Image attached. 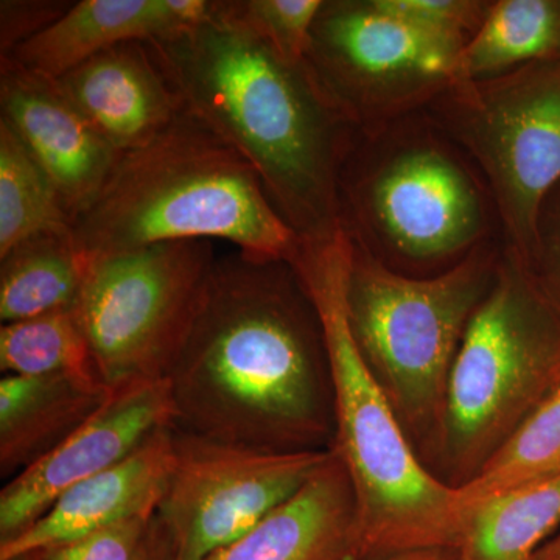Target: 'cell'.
I'll list each match as a JSON object with an SVG mask.
<instances>
[{"label": "cell", "instance_id": "obj_6", "mask_svg": "<svg viewBox=\"0 0 560 560\" xmlns=\"http://www.w3.org/2000/svg\"><path fill=\"white\" fill-rule=\"evenodd\" d=\"M501 253L503 242L486 243L451 270L416 278L390 270L350 241V334L431 470L453 364L471 316L495 280Z\"/></svg>", "mask_w": 560, "mask_h": 560}, {"label": "cell", "instance_id": "obj_1", "mask_svg": "<svg viewBox=\"0 0 560 560\" xmlns=\"http://www.w3.org/2000/svg\"><path fill=\"white\" fill-rule=\"evenodd\" d=\"M167 382L186 433L261 452L334 445L323 327L290 261L217 257Z\"/></svg>", "mask_w": 560, "mask_h": 560}, {"label": "cell", "instance_id": "obj_21", "mask_svg": "<svg viewBox=\"0 0 560 560\" xmlns=\"http://www.w3.org/2000/svg\"><path fill=\"white\" fill-rule=\"evenodd\" d=\"M560 61V0H497L460 55V81Z\"/></svg>", "mask_w": 560, "mask_h": 560}, {"label": "cell", "instance_id": "obj_25", "mask_svg": "<svg viewBox=\"0 0 560 560\" xmlns=\"http://www.w3.org/2000/svg\"><path fill=\"white\" fill-rule=\"evenodd\" d=\"M324 0H213L210 20L264 40L282 60L304 65Z\"/></svg>", "mask_w": 560, "mask_h": 560}, {"label": "cell", "instance_id": "obj_4", "mask_svg": "<svg viewBox=\"0 0 560 560\" xmlns=\"http://www.w3.org/2000/svg\"><path fill=\"white\" fill-rule=\"evenodd\" d=\"M72 234L88 265L168 242L224 241L285 261L301 245L249 162L186 108L147 145L120 154Z\"/></svg>", "mask_w": 560, "mask_h": 560}, {"label": "cell", "instance_id": "obj_10", "mask_svg": "<svg viewBox=\"0 0 560 560\" xmlns=\"http://www.w3.org/2000/svg\"><path fill=\"white\" fill-rule=\"evenodd\" d=\"M464 47L377 0H324L305 65L346 120L368 130L429 108L458 83Z\"/></svg>", "mask_w": 560, "mask_h": 560}, {"label": "cell", "instance_id": "obj_14", "mask_svg": "<svg viewBox=\"0 0 560 560\" xmlns=\"http://www.w3.org/2000/svg\"><path fill=\"white\" fill-rule=\"evenodd\" d=\"M55 80L120 154L158 138L184 109L178 92L145 40L116 44Z\"/></svg>", "mask_w": 560, "mask_h": 560}, {"label": "cell", "instance_id": "obj_17", "mask_svg": "<svg viewBox=\"0 0 560 560\" xmlns=\"http://www.w3.org/2000/svg\"><path fill=\"white\" fill-rule=\"evenodd\" d=\"M202 560H360L355 493L340 456L330 448L293 497Z\"/></svg>", "mask_w": 560, "mask_h": 560}, {"label": "cell", "instance_id": "obj_5", "mask_svg": "<svg viewBox=\"0 0 560 560\" xmlns=\"http://www.w3.org/2000/svg\"><path fill=\"white\" fill-rule=\"evenodd\" d=\"M338 206L350 241L416 278L451 270L501 237L488 184L427 109L355 131Z\"/></svg>", "mask_w": 560, "mask_h": 560}, {"label": "cell", "instance_id": "obj_15", "mask_svg": "<svg viewBox=\"0 0 560 560\" xmlns=\"http://www.w3.org/2000/svg\"><path fill=\"white\" fill-rule=\"evenodd\" d=\"M173 427L156 431L128 458L62 492L49 510L13 540L0 560L31 555L132 518L153 517L173 463Z\"/></svg>", "mask_w": 560, "mask_h": 560}, {"label": "cell", "instance_id": "obj_2", "mask_svg": "<svg viewBox=\"0 0 560 560\" xmlns=\"http://www.w3.org/2000/svg\"><path fill=\"white\" fill-rule=\"evenodd\" d=\"M150 46L184 108L249 162L301 241L341 231L338 179L357 130L305 62L213 20Z\"/></svg>", "mask_w": 560, "mask_h": 560}, {"label": "cell", "instance_id": "obj_13", "mask_svg": "<svg viewBox=\"0 0 560 560\" xmlns=\"http://www.w3.org/2000/svg\"><path fill=\"white\" fill-rule=\"evenodd\" d=\"M0 121L50 179L73 224L101 194L120 153L66 97L57 80L11 58H0Z\"/></svg>", "mask_w": 560, "mask_h": 560}, {"label": "cell", "instance_id": "obj_3", "mask_svg": "<svg viewBox=\"0 0 560 560\" xmlns=\"http://www.w3.org/2000/svg\"><path fill=\"white\" fill-rule=\"evenodd\" d=\"M350 241L345 231L301 241L290 260L318 313L329 360L335 436L357 501L359 558L456 550L466 528L459 490L412 447L364 363L346 311Z\"/></svg>", "mask_w": 560, "mask_h": 560}, {"label": "cell", "instance_id": "obj_11", "mask_svg": "<svg viewBox=\"0 0 560 560\" xmlns=\"http://www.w3.org/2000/svg\"><path fill=\"white\" fill-rule=\"evenodd\" d=\"M156 517L176 560H202L245 536L308 481L326 452H261L173 427Z\"/></svg>", "mask_w": 560, "mask_h": 560}, {"label": "cell", "instance_id": "obj_20", "mask_svg": "<svg viewBox=\"0 0 560 560\" xmlns=\"http://www.w3.org/2000/svg\"><path fill=\"white\" fill-rule=\"evenodd\" d=\"M559 526L560 474H556L471 510L456 560H533Z\"/></svg>", "mask_w": 560, "mask_h": 560}, {"label": "cell", "instance_id": "obj_23", "mask_svg": "<svg viewBox=\"0 0 560 560\" xmlns=\"http://www.w3.org/2000/svg\"><path fill=\"white\" fill-rule=\"evenodd\" d=\"M69 231L72 220L50 179L0 121V256L36 235Z\"/></svg>", "mask_w": 560, "mask_h": 560}, {"label": "cell", "instance_id": "obj_9", "mask_svg": "<svg viewBox=\"0 0 560 560\" xmlns=\"http://www.w3.org/2000/svg\"><path fill=\"white\" fill-rule=\"evenodd\" d=\"M215 261L212 242L187 241L88 265L75 311L108 388L167 378Z\"/></svg>", "mask_w": 560, "mask_h": 560}, {"label": "cell", "instance_id": "obj_7", "mask_svg": "<svg viewBox=\"0 0 560 560\" xmlns=\"http://www.w3.org/2000/svg\"><path fill=\"white\" fill-rule=\"evenodd\" d=\"M559 386L560 308L503 245L453 364L434 474L466 486Z\"/></svg>", "mask_w": 560, "mask_h": 560}, {"label": "cell", "instance_id": "obj_29", "mask_svg": "<svg viewBox=\"0 0 560 560\" xmlns=\"http://www.w3.org/2000/svg\"><path fill=\"white\" fill-rule=\"evenodd\" d=\"M530 270L560 308V183L541 202Z\"/></svg>", "mask_w": 560, "mask_h": 560}, {"label": "cell", "instance_id": "obj_18", "mask_svg": "<svg viewBox=\"0 0 560 560\" xmlns=\"http://www.w3.org/2000/svg\"><path fill=\"white\" fill-rule=\"evenodd\" d=\"M109 390L65 375H3L0 477L10 481L54 452L102 407Z\"/></svg>", "mask_w": 560, "mask_h": 560}, {"label": "cell", "instance_id": "obj_16", "mask_svg": "<svg viewBox=\"0 0 560 560\" xmlns=\"http://www.w3.org/2000/svg\"><path fill=\"white\" fill-rule=\"evenodd\" d=\"M212 10L209 0H81L5 58L58 79L116 44L153 43L198 27Z\"/></svg>", "mask_w": 560, "mask_h": 560}, {"label": "cell", "instance_id": "obj_24", "mask_svg": "<svg viewBox=\"0 0 560 560\" xmlns=\"http://www.w3.org/2000/svg\"><path fill=\"white\" fill-rule=\"evenodd\" d=\"M556 474H560V386L480 474L458 489L464 517L493 497Z\"/></svg>", "mask_w": 560, "mask_h": 560}, {"label": "cell", "instance_id": "obj_30", "mask_svg": "<svg viewBox=\"0 0 560 560\" xmlns=\"http://www.w3.org/2000/svg\"><path fill=\"white\" fill-rule=\"evenodd\" d=\"M364 560H456L455 550H423L401 552V555L385 556V558H374Z\"/></svg>", "mask_w": 560, "mask_h": 560}, {"label": "cell", "instance_id": "obj_19", "mask_svg": "<svg viewBox=\"0 0 560 560\" xmlns=\"http://www.w3.org/2000/svg\"><path fill=\"white\" fill-rule=\"evenodd\" d=\"M86 272L72 231L20 243L0 256V320L18 323L75 308Z\"/></svg>", "mask_w": 560, "mask_h": 560}, {"label": "cell", "instance_id": "obj_22", "mask_svg": "<svg viewBox=\"0 0 560 560\" xmlns=\"http://www.w3.org/2000/svg\"><path fill=\"white\" fill-rule=\"evenodd\" d=\"M0 370L5 375H65L106 386L75 308L2 324Z\"/></svg>", "mask_w": 560, "mask_h": 560}, {"label": "cell", "instance_id": "obj_27", "mask_svg": "<svg viewBox=\"0 0 560 560\" xmlns=\"http://www.w3.org/2000/svg\"><path fill=\"white\" fill-rule=\"evenodd\" d=\"M382 9L425 31L467 44L488 18L486 0H377Z\"/></svg>", "mask_w": 560, "mask_h": 560}, {"label": "cell", "instance_id": "obj_28", "mask_svg": "<svg viewBox=\"0 0 560 560\" xmlns=\"http://www.w3.org/2000/svg\"><path fill=\"white\" fill-rule=\"evenodd\" d=\"M73 2L60 0H2L0 2V58L35 38L60 20Z\"/></svg>", "mask_w": 560, "mask_h": 560}, {"label": "cell", "instance_id": "obj_8", "mask_svg": "<svg viewBox=\"0 0 560 560\" xmlns=\"http://www.w3.org/2000/svg\"><path fill=\"white\" fill-rule=\"evenodd\" d=\"M427 110L488 184L503 245L530 265L541 202L560 183V61L458 81Z\"/></svg>", "mask_w": 560, "mask_h": 560}, {"label": "cell", "instance_id": "obj_12", "mask_svg": "<svg viewBox=\"0 0 560 560\" xmlns=\"http://www.w3.org/2000/svg\"><path fill=\"white\" fill-rule=\"evenodd\" d=\"M175 422L167 378L125 383L54 452L0 492V545L38 521L62 492L128 458Z\"/></svg>", "mask_w": 560, "mask_h": 560}, {"label": "cell", "instance_id": "obj_26", "mask_svg": "<svg viewBox=\"0 0 560 560\" xmlns=\"http://www.w3.org/2000/svg\"><path fill=\"white\" fill-rule=\"evenodd\" d=\"M162 539L153 517L132 518L33 552L36 560H149Z\"/></svg>", "mask_w": 560, "mask_h": 560}, {"label": "cell", "instance_id": "obj_32", "mask_svg": "<svg viewBox=\"0 0 560 560\" xmlns=\"http://www.w3.org/2000/svg\"><path fill=\"white\" fill-rule=\"evenodd\" d=\"M533 560H560V533L551 537L539 551L536 552Z\"/></svg>", "mask_w": 560, "mask_h": 560}, {"label": "cell", "instance_id": "obj_31", "mask_svg": "<svg viewBox=\"0 0 560 560\" xmlns=\"http://www.w3.org/2000/svg\"><path fill=\"white\" fill-rule=\"evenodd\" d=\"M149 560H176L175 547H173L172 540L168 539V536L167 534H165L164 528H162V539L160 541V545H158L156 550H154L153 555H151V558Z\"/></svg>", "mask_w": 560, "mask_h": 560}]
</instances>
